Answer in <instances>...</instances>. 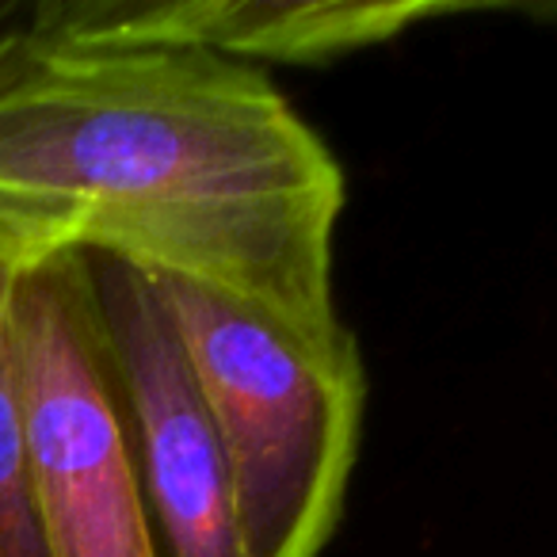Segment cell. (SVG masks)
<instances>
[{
  "label": "cell",
  "instance_id": "obj_7",
  "mask_svg": "<svg viewBox=\"0 0 557 557\" xmlns=\"http://www.w3.org/2000/svg\"><path fill=\"white\" fill-rule=\"evenodd\" d=\"M32 4L35 0H0V42L16 35L32 20Z\"/></svg>",
  "mask_w": 557,
  "mask_h": 557
},
{
  "label": "cell",
  "instance_id": "obj_2",
  "mask_svg": "<svg viewBox=\"0 0 557 557\" xmlns=\"http://www.w3.org/2000/svg\"><path fill=\"white\" fill-rule=\"evenodd\" d=\"M161 287L222 435L240 554L321 557L363 424L356 336L344 325L302 329L199 283Z\"/></svg>",
  "mask_w": 557,
  "mask_h": 557
},
{
  "label": "cell",
  "instance_id": "obj_3",
  "mask_svg": "<svg viewBox=\"0 0 557 557\" xmlns=\"http://www.w3.org/2000/svg\"><path fill=\"white\" fill-rule=\"evenodd\" d=\"M9 351L50 557H161L81 248L20 268Z\"/></svg>",
  "mask_w": 557,
  "mask_h": 557
},
{
  "label": "cell",
  "instance_id": "obj_4",
  "mask_svg": "<svg viewBox=\"0 0 557 557\" xmlns=\"http://www.w3.org/2000/svg\"><path fill=\"white\" fill-rule=\"evenodd\" d=\"M85 268L157 549L245 557L222 435L161 278L108 252H85Z\"/></svg>",
  "mask_w": 557,
  "mask_h": 557
},
{
  "label": "cell",
  "instance_id": "obj_1",
  "mask_svg": "<svg viewBox=\"0 0 557 557\" xmlns=\"http://www.w3.org/2000/svg\"><path fill=\"white\" fill-rule=\"evenodd\" d=\"M341 210L336 157L256 65L70 32L47 0L0 42V225L35 256L108 252L333 329Z\"/></svg>",
  "mask_w": 557,
  "mask_h": 557
},
{
  "label": "cell",
  "instance_id": "obj_6",
  "mask_svg": "<svg viewBox=\"0 0 557 557\" xmlns=\"http://www.w3.org/2000/svg\"><path fill=\"white\" fill-rule=\"evenodd\" d=\"M32 248L0 225V557H50L42 519L35 508L32 470H27L24 424H20L16 382L9 351V302L16 275Z\"/></svg>",
  "mask_w": 557,
  "mask_h": 557
},
{
  "label": "cell",
  "instance_id": "obj_5",
  "mask_svg": "<svg viewBox=\"0 0 557 557\" xmlns=\"http://www.w3.org/2000/svg\"><path fill=\"white\" fill-rule=\"evenodd\" d=\"M62 27L96 39L207 50L230 62H329L401 35L447 4H263V0H47Z\"/></svg>",
  "mask_w": 557,
  "mask_h": 557
}]
</instances>
